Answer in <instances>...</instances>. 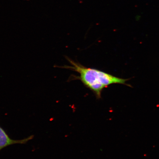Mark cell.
Listing matches in <instances>:
<instances>
[{
    "label": "cell",
    "instance_id": "obj_1",
    "mask_svg": "<svg viewBox=\"0 0 159 159\" xmlns=\"http://www.w3.org/2000/svg\"><path fill=\"white\" fill-rule=\"evenodd\" d=\"M66 59L71 65H65L62 67L79 73L80 75L76 77V79L80 80L85 87L93 91L97 99L101 98L103 89L111 84H124L132 87L126 83L129 79L119 78L98 69L88 68L68 57Z\"/></svg>",
    "mask_w": 159,
    "mask_h": 159
},
{
    "label": "cell",
    "instance_id": "obj_2",
    "mask_svg": "<svg viewBox=\"0 0 159 159\" xmlns=\"http://www.w3.org/2000/svg\"><path fill=\"white\" fill-rule=\"evenodd\" d=\"M34 136L31 135L27 138L21 140H13L10 138L4 129L0 126V151L8 146L15 144H24L29 141L32 140Z\"/></svg>",
    "mask_w": 159,
    "mask_h": 159
}]
</instances>
